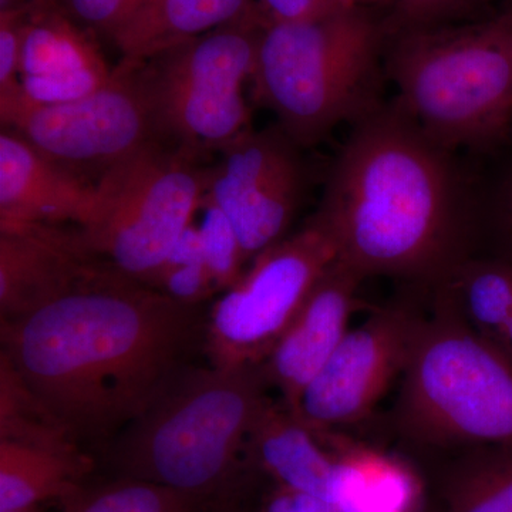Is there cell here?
Here are the masks:
<instances>
[{
    "instance_id": "3957f363",
    "label": "cell",
    "mask_w": 512,
    "mask_h": 512,
    "mask_svg": "<svg viewBox=\"0 0 512 512\" xmlns=\"http://www.w3.org/2000/svg\"><path fill=\"white\" fill-rule=\"evenodd\" d=\"M262 366L187 365L103 447L113 477L211 501L237 494L245 447L268 397Z\"/></svg>"
},
{
    "instance_id": "5b68a950",
    "label": "cell",
    "mask_w": 512,
    "mask_h": 512,
    "mask_svg": "<svg viewBox=\"0 0 512 512\" xmlns=\"http://www.w3.org/2000/svg\"><path fill=\"white\" fill-rule=\"evenodd\" d=\"M386 29L359 8L306 23H268L252 80L259 100L299 147L379 109Z\"/></svg>"
},
{
    "instance_id": "8992f818",
    "label": "cell",
    "mask_w": 512,
    "mask_h": 512,
    "mask_svg": "<svg viewBox=\"0 0 512 512\" xmlns=\"http://www.w3.org/2000/svg\"><path fill=\"white\" fill-rule=\"evenodd\" d=\"M399 416L426 443L512 446V363L443 299L414 338Z\"/></svg>"
},
{
    "instance_id": "44dd1931",
    "label": "cell",
    "mask_w": 512,
    "mask_h": 512,
    "mask_svg": "<svg viewBox=\"0 0 512 512\" xmlns=\"http://www.w3.org/2000/svg\"><path fill=\"white\" fill-rule=\"evenodd\" d=\"M440 299L495 346L512 315V262L463 259L440 279Z\"/></svg>"
},
{
    "instance_id": "7a4b0ae2",
    "label": "cell",
    "mask_w": 512,
    "mask_h": 512,
    "mask_svg": "<svg viewBox=\"0 0 512 512\" xmlns=\"http://www.w3.org/2000/svg\"><path fill=\"white\" fill-rule=\"evenodd\" d=\"M473 194L456 151L393 104L356 121L316 215L365 278L440 281L463 261Z\"/></svg>"
},
{
    "instance_id": "ffe728a7",
    "label": "cell",
    "mask_w": 512,
    "mask_h": 512,
    "mask_svg": "<svg viewBox=\"0 0 512 512\" xmlns=\"http://www.w3.org/2000/svg\"><path fill=\"white\" fill-rule=\"evenodd\" d=\"M94 467L90 456L0 441V510L62 501L89 480Z\"/></svg>"
},
{
    "instance_id": "f1b7e54d",
    "label": "cell",
    "mask_w": 512,
    "mask_h": 512,
    "mask_svg": "<svg viewBox=\"0 0 512 512\" xmlns=\"http://www.w3.org/2000/svg\"><path fill=\"white\" fill-rule=\"evenodd\" d=\"M33 9L18 6L0 10V94L12 92L19 86L20 52Z\"/></svg>"
},
{
    "instance_id": "9c48e42d",
    "label": "cell",
    "mask_w": 512,
    "mask_h": 512,
    "mask_svg": "<svg viewBox=\"0 0 512 512\" xmlns=\"http://www.w3.org/2000/svg\"><path fill=\"white\" fill-rule=\"evenodd\" d=\"M0 119L43 156L89 180L161 140L140 63L126 60L106 86L72 103L30 104L19 84L0 94Z\"/></svg>"
},
{
    "instance_id": "d4e9b609",
    "label": "cell",
    "mask_w": 512,
    "mask_h": 512,
    "mask_svg": "<svg viewBox=\"0 0 512 512\" xmlns=\"http://www.w3.org/2000/svg\"><path fill=\"white\" fill-rule=\"evenodd\" d=\"M200 228L204 262L218 292L227 291L244 274L247 262L234 225L210 200L204 198Z\"/></svg>"
},
{
    "instance_id": "ba28073f",
    "label": "cell",
    "mask_w": 512,
    "mask_h": 512,
    "mask_svg": "<svg viewBox=\"0 0 512 512\" xmlns=\"http://www.w3.org/2000/svg\"><path fill=\"white\" fill-rule=\"evenodd\" d=\"M339 249L318 215L265 249L214 302L204 353L217 367L261 366Z\"/></svg>"
},
{
    "instance_id": "30bf717a",
    "label": "cell",
    "mask_w": 512,
    "mask_h": 512,
    "mask_svg": "<svg viewBox=\"0 0 512 512\" xmlns=\"http://www.w3.org/2000/svg\"><path fill=\"white\" fill-rule=\"evenodd\" d=\"M298 147L281 127L249 130L221 151L205 198L234 225L248 261L286 238L301 205Z\"/></svg>"
},
{
    "instance_id": "d6a6232c",
    "label": "cell",
    "mask_w": 512,
    "mask_h": 512,
    "mask_svg": "<svg viewBox=\"0 0 512 512\" xmlns=\"http://www.w3.org/2000/svg\"><path fill=\"white\" fill-rule=\"evenodd\" d=\"M237 494L220 498V500L215 501V503L211 504L207 510L202 512H248L245 508H242L241 504L238 503Z\"/></svg>"
},
{
    "instance_id": "e0dca14e",
    "label": "cell",
    "mask_w": 512,
    "mask_h": 512,
    "mask_svg": "<svg viewBox=\"0 0 512 512\" xmlns=\"http://www.w3.org/2000/svg\"><path fill=\"white\" fill-rule=\"evenodd\" d=\"M245 464L261 470L279 487L330 503L335 457L281 400L269 399L256 417L245 447Z\"/></svg>"
},
{
    "instance_id": "603a6c76",
    "label": "cell",
    "mask_w": 512,
    "mask_h": 512,
    "mask_svg": "<svg viewBox=\"0 0 512 512\" xmlns=\"http://www.w3.org/2000/svg\"><path fill=\"white\" fill-rule=\"evenodd\" d=\"M60 503V512H202L215 501L136 478L113 477L101 483L87 480Z\"/></svg>"
},
{
    "instance_id": "7c38bea8",
    "label": "cell",
    "mask_w": 512,
    "mask_h": 512,
    "mask_svg": "<svg viewBox=\"0 0 512 512\" xmlns=\"http://www.w3.org/2000/svg\"><path fill=\"white\" fill-rule=\"evenodd\" d=\"M84 249L76 228L29 227L0 232V320L16 319L109 271Z\"/></svg>"
},
{
    "instance_id": "4316f807",
    "label": "cell",
    "mask_w": 512,
    "mask_h": 512,
    "mask_svg": "<svg viewBox=\"0 0 512 512\" xmlns=\"http://www.w3.org/2000/svg\"><path fill=\"white\" fill-rule=\"evenodd\" d=\"M144 285L175 302L194 306H201L218 292L204 262L161 265Z\"/></svg>"
},
{
    "instance_id": "8fae6325",
    "label": "cell",
    "mask_w": 512,
    "mask_h": 512,
    "mask_svg": "<svg viewBox=\"0 0 512 512\" xmlns=\"http://www.w3.org/2000/svg\"><path fill=\"white\" fill-rule=\"evenodd\" d=\"M421 322L409 309L384 308L349 329L292 413L315 433L365 419L403 375Z\"/></svg>"
},
{
    "instance_id": "74e56055",
    "label": "cell",
    "mask_w": 512,
    "mask_h": 512,
    "mask_svg": "<svg viewBox=\"0 0 512 512\" xmlns=\"http://www.w3.org/2000/svg\"><path fill=\"white\" fill-rule=\"evenodd\" d=\"M510 6H512V0H510Z\"/></svg>"
},
{
    "instance_id": "52a82bcc",
    "label": "cell",
    "mask_w": 512,
    "mask_h": 512,
    "mask_svg": "<svg viewBox=\"0 0 512 512\" xmlns=\"http://www.w3.org/2000/svg\"><path fill=\"white\" fill-rule=\"evenodd\" d=\"M210 171L158 140L96 181L92 215L76 228L89 254L146 284L204 204Z\"/></svg>"
},
{
    "instance_id": "6da1fadb",
    "label": "cell",
    "mask_w": 512,
    "mask_h": 512,
    "mask_svg": "<svg viewBox=\"0 0 512 512\" xmlns=\"http://www.w3.org/2000/svg\"><path fill=\"white\" fill-rule=\"evenodd\" d=\"M207 316L110 268L0 320L2 355L83 444H109L204 352Z\"/></svg>"
},
{
    "instance_id": "cb8c5ba5",
    "label": "cell",
    "mask_w": 512,
    "mask_h": 512,
    "mask_svg": "<svg viewBox=\"0 0 512 512\" xmlns=\"http://www.w3.org/2000/svg\"><path fill=\"white\" fill-rule=\"evenodd\" d=\"M448 512H512V446L485 447L457 471Z\"/></svg>"
},
{
    "instance_id": "1f68e13d",
    "label": "cell",
    "mask_w": 512,
    "mask_h": 512,
    "mask_svg": "<svg viewBox=\"0 0 512 512\" xmlns=\"http://www.w3.org/2000/svg\"><path fill=\"white\" fill-rule=\"evenodd\" d=\"M493 211L503 249L500 258L512 262V168L495 188Z\"/></svg>"
},
{
    "instance_id": "d6986e66",
    "label": "cell",
    "mask_w": 512,
    "mask_h": 512,
    "mask_svg": "<svg viewBox=\"0 0 512 512\" xmlns=\"http://www.w3.org/2000/svg\"><path fill=\"white\" fill-rule=\"evenodd\" d=\"M335 451L330 504L338 512H417L420 484L409 467L370 448L348 446L316 433Z\"/></svg>"
},
{
    "instance_id": "4dcf8cb0",
    "label": "cell",
    "mask_w": 512,
    "mask_h": 512,
    "mask_svg": "<svg viewBox=\"0 0 512 512\" xmlns=\"http://www.w3.org/2000/svg\"><path fill=\"white\" fill-rule=\"evenodd\" d=\"M259 512H338L323 498L296 493L276 485L274 491L266 495Z\"/></svg>"
},
{
    "instance_id": "f546056e",
    "label": "cell",
    "mask_w": 512,
    "mask_h": 512,
    "mask_svg": "<svg viewBox=\"0 0 512 512\" xmlns=\"http://www.w3.org/2000/svg\"><path fill=\"white\" fill-rule=\"evenodd\" d=\"M346 0H259L266 23H306L350 8Z\"/></svg>"
},
{
    "instance_id": "836d02e7",
    "label": "cell",
    "mask_w": 512,
    "mask_h": 512,
    "mask_svg": "<svg viewBox=\"0 0 512 512\" xmlns=\"http://www.w3.org/2000/svg\"><path fill=\"white\" fill-rule=\"evenodd\" d=\"M495 348L500 350L501 353L512 363V315L508 320L507 325L495 343Z\"/></svg>"
},
{
    "instance_id": "d590c367",
    "label": "cell",
    "mask_w": 512,
    "mask_h": 512,
    "mask_svg": "<svg viewBox=\"0 0 512 512\" xmlns=\"http://www.w3.org/2000/svg\"><path fill=\"white\" fill-rule=\"evenodd\" d=\"M0 512H42V508L40 505H35V507L13 508V510H0Z\"/></svg>"
},
{
    "instance_id": "277c9868",
    "label": "cell",
    "mask_w": 512,
    "mask_h": 512,
    "mask_svg": "<svg viewBox=\"0 0 512 512\" xmlns=\"http://www.w3.org/2000/svg\"><path fill=\"white\" fill-rule=\"evenodd\" d=\"M396 106L433 140L494 146L512 127V6L490 18L389 37Z\"/></svg>"
},
{
    "instance_id": "4fadbf2b",
    "label": "cell",
    "mask_w": 512,
    "mask_h": 512,
    "mask_svg": "<svg viewBox=\"0 0 512 512\" xmlns=\"http://www.w3.org/2000/svg\"><path fill=\"white\" fill-rule=\"evenodd\" d=\"M365 276L338 258L320 276L295 318L262 363L269 386L281 402L295 409L313 377L328 362L349 332L356 292Z\"/></svg>"
},
{
    "instance_id": "9a60e30c",
    "label": "cell",
    "mask_w": 512,
    "mask_h": 512,
    "mask_svg": "<svg viewBox=\"0 0 512 512\" xmlns=\"http://www.w3.org/2000/svg\"><path fill=\"white\" fill-rule=\"evenodd\" d=\"M96 183L67 170L13 131L0 134V232L80 228L92 215Z\"/></svg>"
},
{
    "instance_id": "83f0119b",
    "label": "cell",
    "mask_w": 512,
    "mask_h": 512,
    "mask_svg": "<svg viewBox=\"0 0 512 512\" xmlns=\"http://www.w3.org/2000/svg\"><path fill=\"white\" fill-rule=\"evenodd\" d=\"M146 0H62L60 6L83 28L113 39Z\"/></svg>"
},
{
    "instance_id": "5bb4252c",
    "label": "cell",
    "mask_w": 512,
    "mask_h": 512,
    "mask_svg": "<svg viewBox=\"0 0 512 512\" xmlns=\"http://www.w3.org/2000/svg\"><path fill=\"white\" fill-rule=\"evenodd\" d=\"M99 46L60 3L30 13L20 52L19 84L36 106L83 99L113 77Z\"/></svg>"
},
{
    "instance_id": "ac0fdd59",
    "label": "cell",
    "mask_w": 512,
    "mask_h": 512,
    "mask_svg": "<svg viewBox=\"0 0 512 512\" xmlns=\"http://www.w3.org/2000/svg\"><path fill=\"white\" fill-rule=\"evenodd\" d=\"M259 13L255 0H146L113 42L126 62H146L194 37Z\"/></svg>"
},
{
    "instance_id": "2e32d148",
    "label": "cell",
    "mask_w": 512,
    "mask_h": 512,
    "mask_svg": "<svg viewBox=\"0 0 512 512\" xmlns=\"http://www.w3.org/2000/svg\"><path fill=\"white\" fill-rule=\"evenodd\" d=\"M266 26L262 13L211 30L140 62L153 86L200 93H242L252 79Z\"/></svg>"
},
{
    "instance_id": "484cf974",
    "label": "cell",
    "mask_w": 512,
    "mask_h": 512,
    "mask_svg": "<svg viewBox=\"0 0 512 512\" xmlns=\"http://www.w3.org/2000/svg\"><path fill=\"white\" fill-rule=\"evenodd\" d=\"M474 0H397L384 20L387 37L448 25L460 18Z\"/></svg>"
},
{
    "instance_id": "7402d4cb",
    "label": "cell",
    "mask_w": 512,
    "mask_h": 512,
    "mask_svg": "<svg viewBox=\"0 0 512 512\" xmlns=\"http://www.w3.org/2000/svg\"><path fill=\"white\" fill-rule=\"evenodd\" d=\"M0 441L66 456H89L62 419L0 353Z\"/></svg>"
},
{
    "instance_id": "8d00e7d4",
    "label": "cell",
    "mask_w": 512,
    "mask_h": 512,
    "mask_svg": "<svg viewBox=\"0 0 512 512\" xmlns=\"http://www.w3.org/2000/svg\"><path fill=\"white\" fill-rule=\"evenodd\" d=\"M350 5L359 6V3L375 2V0H346Z\"/></svg>"
},
{
    "instance_id": "e575fe53",
    "label": "cell",
    "mask_w": 512,
    "mask_h": 512,
    "mask_svg": "<svg viewBox=\"0 0 512 512\" xmlns=\"http://www.w3.org/2000/svg\"><path fill=\"white\" fill-rule=\"evenodd\" d=\"M59 3V0H0V10L30 6V8H43V6Z\"/></svg>"
}]
</instances>
